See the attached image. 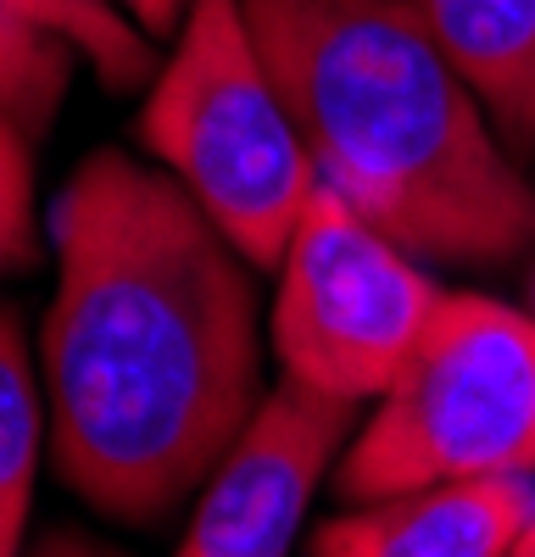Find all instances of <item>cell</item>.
<instances>
[{"label": "cell", "mask_w": 535, "mask_h": 557, "mask_svg": "<svg viewBox=\"0 0 535 557\" xmlns=\"http://www.w3.org/2000/svg\"><path fill=\"white\" fill-rule=\"evenodd\" d=\"M45 412L62 485L117 524L190 502L262 407L251 262L167 168L89 151L51 201Z\"/></svg>", "instance_id": "cell-1"}, {"label": "cell", "mask_w": 535, "mask_h": 557, "mask_svg": "<svg viewBox=\"0 0 535 557\" xmlns=\"http://www.w3.org/2000/svg\"><path fill=\"white\" fill-rule=\"evenodd\" d=\"M319 184L424 268L535 257V178L396 0H246Z\"/></svg>", "instance_id": "cell-2"}, {"label": "cell", "mask_w": 535, "mask_h": 557, "mask_svg": "<svg viewBox=\"0 0 535 557\" xmlns=\"http://www.w3.org/2000/svg\"><path fill=\"white\" fill-rule=\"evenodd\" d=\"M134 134L251 268L279 262L319 168L251 34L246 0H190Z\"/></svg>", "instance_id": "cell-3"}, {"label": "cell", "mask_w": 535, "mask_h": 557, "mask_svg": "<svg viewBox=\"0 0 535 557\" xmlns=\"http://www.w3.org/2000/svg\"><path fill=\"white\" fill-rule=\"evenodd\" d=\"M535 474V312L446 290L401 380L346 441L340 502L440 480Z\"/></svg>", "instance_id": "cell-4"}, {"label": "cell", "mask_w": 535, "mask_h": 557, "mask_svg": "<svg viewBox=\"0 0 535 557\" xmlns=\"http://www.w3.org/2000/svg\"><path fill=\"white\" fill-rule=\"evenodd\" d=\"M274 278L268 346L279 374L357 407L401 380L446 296L419 257L363 223L329 184H312Z\"/></svg>", "instance_id": "cell-5"}, {"label": "cell", "mask_w": 535, "mask_h": 557, "mask_svg": "<svg viewBox=\"0 0 535 557\" xmlns=\"http://www.w3.org/2000/svg\"><path fill=\"white\" fill-rule=\"evenodd\" d=\"M351 435L357 401L279 380L196 491L190 530L173 557H290L307 502Z\"/></svg>", "instance_id": "cell-6"}, {"label": "cell", "mask_w": 535, "mask_h": 557, "mask_svg": "<svg viewBox=\"0 0 535 557\" xmlns=\"http://www.w3.org/2000/svg\"><path fill=\"white\" fill-rule=\"evenodd\" d=\"M535 519V474L440 480L351 502L312 530V557H508Z\"/></svg>", "instance_id": "cell-7"}, {"label": "cell", "mask_w": 535, "mask_h": 557, "mask_svg": "<svg viewBox=\"0 0 535 557\" xmlns=\"http://www.w3.org/2000/svg\"><path fill=\"white\" fill-rule=\"evenodd\" d=\"M480 96L502 146L535 168V0H396Z\"/></svg>", "instance_id": "cell-8"}, {"label": "cell", "mask_w": 535, "mask_h": 557, "mask_svg": "<svg viewBox=\"0 0 535 557\" xmlns=\"http://www.w3.org/2000/svg\"><path fill=\"white\" fill-rule=\"evenodd\" d=\"M39 435H51V412L34 380L23 318L12 301H0V557H28Z\"/></svg>", "instance_id": "cell-9"}, {"label": "cell", "mask_w": 535, "mask_h": 557, "mask_svg": "<svg viewBox=\"0 0 535 557\" xmlns=\"http://www.w3.org/2000/svg\"><path fill=\"white\" fill-rule=\"evenodd\" d=\"M12 7L51 28L57 39H67L78 62L96 73L112 96H128V89H140L146 78H157V39H146L134 28L112 0H12Z\"/></svg>", "instance_id": "cell-10"}, {"label": "cell", "mask_w": 535, "mask_h": 557, "mask_svg": "<svg viewBox=\"0 0 535 557\" xmlns=\"http://www.w3.org/2000/svg\"><path fill=\"white\" fill-rule=\"evenodd\" d=\"M78 51L51 28L28 23L12 0H0V107H7L34 139L51 134Z\"/></svg>", "instance_id": "cell-11"}, {"label": "cell", "mask_w": 535, "mask_h": 557, "mask_svg": "<svg viewBox=\"0 0 535 557\" xmlns=\"http://www.w3.org/2000/svg\"><path fill=\"white\" fill-rule=\"evenodd\" d=\"M34 146L39 139L0 107V278L23 273L39 251L34 218Z\"/></svg>", "instance_id": "cell-12"}, {"label": "cell", "mask_w": 535, "mask_h": 557, "mask_svg": "<svg viewBox=\"0 0 535 557\" xmlns=\"http://www.w3.org/2000/svg\"><path fill=\"white\" fill-rule=\"evenodd\" d=\"M112 7L146 39H173L178 23H185V12H190V0H112Z\"/></svg>", "instance_id": "cell-13"}, {"label": "cell", "mask_w": 535, "mask_h": 557, "mask_svg": "<svg viewBox=\"0 0 535 557\" xmlns=\"http://www.w3.org/2000/svg\"><path fill=\"white\" fill-rule=\"evenodd\" d=\"M28 557H117V552L101 546V541H89V535H78V530H51Z\"/></svg>", "instance_id": "cell-14"}, {"label": "cell", "mask_w": 535, "mask_h": 557, "mask_svg": "<svg viewBox=\"0 0 535 557\" xmlns=\"http://www.w3.org/2000/svg\"><path fill=\"white\" fill-rule=\"evenodd\" d=\"M508 557H535V519L524 524V535L513 541V552H508Z\"/></svg>", "instance_id": "cell-15"}]
</instances>
